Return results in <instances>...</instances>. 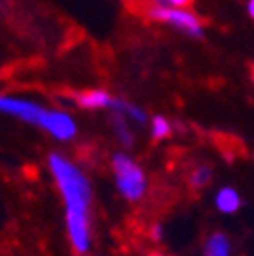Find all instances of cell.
Returning <instances> with one entry per match:
<instances>
[{
    "mask_svg": "<svg viewBox=\"0 0 254 256\" xmlns=\"http://www.w3.org/2000/svg\"><path fill=\"white\" fill-rule=\"evenodd\" d=\"M112 124H114V132H116L118 140L124 146H130L134 136H132V130L128 126V120H126L122 114H118V112H112Z\"/></svg>",
    "mask_w": 254,
    "mask_h": 256,
    "instance_id": "cell-10",
    "label": "cell"
},
{
    "mask_svg": "<svg viewBox=\"0 0 254 256\" xmlns=\"http://www.w3.org/2000/svg\"><path fill=\"white\" fill-rule=\"evenodd\" d=\"M0 112L10 114V116H14V118H18L22 122L41 126L47 108H43V106H39L35 102H30V100L10 98V96H0Z\"/></svg>",
    "mask_w": 254,
    "mask_h": 256,
    "instance_id": "cell-4",
    "label": "cell"
},
{
    "mask_svg": "<svg viewBox=\"0 0 254 256\" xmlns=\"http://www.w3.org/2000/svg\"><path fill=\"white\" fill-rule=\"evenodd\" d=\"M204 254L206 256H230V240L222 232L212 234L208 238V242H206Z\"/></svg>",
    "mask_w": 254,
    "mask_h": 256,
    "instance_id": "cell-9",
    "label": "cell"
},
{
    "mask_svg": "<svg viewBox=\"0 0 254 256\" xmlns=\"http://www.w3.org/2000/svg\"><path fill=\"white\" fill-rule=\"evenodd\" d=\"M114 96L106 90H86L74 96V102L84 110H110Z\"/></svg>",
    "mask_w": 254,
    "mask_h": 256,
    "instance_id": "cell-6",
    "label": "cell"
},
{
    "mask_svg": "<svg viewBox=\"0 0 254 256\" xmlns=\"http://www.w3.org/2000/svg\"><path fill=\"white\" fill-rule=\"evenodd\" d=\"M252 78H254V68H252Z\"/></svg>",
    "mask_w": 254,
    "mask_h": 256,
    "instance_id": "cell-17",
    "label": "cell"
},
{
    "mask_svg": "<svg viewBox=\"0 0 254 256\" xmlns=\"http://www.w3.org/2000/svg\"><path fill=\"white\" fill-rule=\"evenodd\" d=\"M41 128L57 138V140H72L76 134H78V126H76V120L68 114V112H59V110H49L45 112V118H43V124Z\"/></svg>",
    "mask_w": 254,
    "mask_h": 256,
    "instance_id": "cell-5",
    "label": "cell"
},
{
    "mask_svg": "<svg viewBox=\"0 0 254 256\" xmlns=\"http://www.w3.org/2000/svg\"><path fill=\"white\" fill-rule=\"evenodd\" d=\"M146 16L158 22H165L181 33L189 35V37H202L204 35V22L202 18L192 12L189 8H171V6H158V4H150L146 10Z\"/></svg>",
    "mask_w": 254,
    "mask_h": 256,
    "instance_id": "cell-3",
    "label": "cell"
},
{
    "mask_svg": "<svg viewBox=\"0 0 254 256\" xmlns=\"http://www.w3.org/2000/svg\"><path fill=\"white\" fill-rule=\"evenodd\" d=\"M110 112H118V114H122L126 120H132V122H136V124H146V120H148L142 108H138V106H134V104H130V102H126V100H120V98H114V100H112Z\"/></svg>",
    "mask_w": 254,
    "mask_h": 256,
    "instance_id": "cell-8",
    "label": "cell"
},
{
    "mask_svg": "<svg viewBox=\"0 0 254 256\" xmlns=\"http://www.w3.org/2000/svg\"><path fill=\"white\" fill-rule=\"evenodd\" d=\"M210 181H212V169L206 167V165L196 167V169L192 171V175H189V183H192V187H196V189L206 187Z\"/></svg>",
    "mask_w": 254,
    "mask_h": 256,
    "instance_id": "cell-12",
    "label": "cell"
},
{
    "mask_svg": "<svg viewBox=\"0 0 254 256\" xmlns=\"http://www.w3.org/2000/svg\"><path fill=\"white\" fill-rule=\"evenodd\" d=\"M214 204H216L218 212L226 214V216H232V214H236L240 210L242 198H240V194L234 187H222V189H218V194L214 198Z\"/></svg>",
    "mask_w": 254,
    "mask_h": 256,
    "instance_id": "cell-7",
    "label": "cell"
},
{
    "mask_svg": "<svg viewBox=\"0 0 254 256\" xmlns=\"http://www.w3.org/2000/svg\"><path fill=\"white\" fill-rule=\"evenodd\" d=\"M150 236L154 242H163V236H165V230H163V224H154L152 230H150Z\"/></svg>",
    "mask_w": 254,
    "mask_h": 256,
    "instance_id": "cell-14",
    "label": "cell"
},
{
    "mask_svg": "<svg viewBox=\"0 0 254 256\" xmlns=\"http://www.w3.org/2000/svg\"><path fill=\"white\" fill-rule=\"evenodd\" d=\"M150 256H163V254H158V252H154V254H150Z\"/></svg>",
    "mask_w": 254,
    "mask_h": 256,
    "instance_id": "cell-16",
    "label": "cell"
},
{
    "mask_svg": "<svg viewBox=\"0 0 254 256\" xmlns=\"http://www.w3.org/2000/svg\"><path fill=\"white\" fill-rule=\"evenodd\" d=\"M248 14L250 18H254V0H248Z\"/></svg>",
    "mask_w": 254,
    "mask_h": 256,
    "instance_id": "cell-15",
    "label": "cell"
},
{
    "mask_svg": "<svg viewBox=\"0 0 254 256\" xmlns=\"http://www.w3.org/2000/svg\"><path fill=\"white\" fill-rule=\"evenodd\" d=\"M173 132V124L165 116H152L150 118V136L154 140H163L169 138Z\"/></svg>",
    "mask_w": 254,
    "mask_h": 256,
    "instance_id": "cell-11",
    "label": "cell"
},
{
    "mask_svg": "<svg viewBox=\"0 0 254 256\" xmlns=\"http://www.w3.org/2000/svg\"><path fill=\"white\" fill-rule=\"evenodd\" d=\"M112 171L116 179V187L122 194L124 200L128 202H138L146 194V175L144 171L132 161L128 154L116 152L112 158Z\"/></svg>",
    "mask_w": 254,
    "mask_h": 256,
    "instance_id": "cell-2",
    "label": "cell"
},
{
    "mask_svg": "<svg viewBox=\"0 0 254 256\" xmlns=\"http://www.w3.org/2000/svg\"><path fill=\"white\" fill-rule=\"evenodd\" d=\"M49 169L61 191L63 202H66V222H68V234L72 246L80 254H84L90 248V218H88V208L92 200L90 181L74 163H70L66 156L57 152L49 156Z\"/></svg>",
    "mask_w": 254,
    "mask_h": 256,
    "instance_id": "cell-1",
    "label": "cell"
},
{
    "mask_svg": "<svg viewBox=\"0 0 254 256\" xmlns=\"http://www.w3.org/2000/svg\"><path fill=\"white\" fill-rule=\"evenodd\" d=\"M194 0H152V4L158 6H171V8H187L192 6Z\"/></svg>",
    "mask_w": 254,
    "mask_h": 256,
    "instance_id": "cell-13",
    "label": "cell"
}]
</instances>
